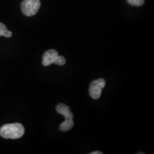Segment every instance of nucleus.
Wrapping results in <instances>:
<instances>
[{
  "mask_svg": "<svg viewBox=\"0 0 154 154\" xmlns=\"http://www.w3.org/2000/svg\"><path fill=\"white\" fill-rule=\"evenodd\" d=\"M56 110L59 113L63 115L64 116L65 119H73L74 115L71 111L70 109L68 106H66L64 103H59L57 106Z\"/></svg>",
  "mask_w": 154,
  "mask_h": 154,
  "instance_id": "39448f33",
  "label": "nucleus"
},
{
  "mask_svg": "<svg viewBox=\"0 0 154 154\" xmlns=\"http://www.w3.org/2000/svg\"><path fill=\"white\" fill-rule=\"evenodd\" d=\"M24 134V128L19 123L5 124L0 128V136L5 138L17 139Z\"/></svg>",
  "mask_w": 154,
  "mask_h": 154,
  "instance_id": "f257e3e1",
  "label": "nucleus"
},
{
  "mask_svg": "<svg viewBox=\"0 0 154 154\" xmlns=\"http://www.w3.org/2000/svg\"><path fill=\"white\" fill-rule=\"evenodd\" d=\"M103 153L101 151H94V152H91V154H102Z\"/></svg>",
  "mask_w": 154,
  "mask_h": 154,
  "instance_id": "9d476101",
  "label": "nucleus"
},
{
  "mask_svg": "<svg viewBox=\"0 0 154 154\" xmlns=\"http://www.w3.org/2000/svg\"><path fill=\"white\" fill-rule=\"evenodd\" d=\"M74 126L73 119H65V121L59 126V130L61 131H68Z\"/></svg>",
  "mask_w": 154,
  "mask_h": 154,
  "instance_id": "423d86ee",
  "label": "nucleus"
},
{
  "mask_svg": "<svg viewBox=\"0 0 154 154\" xmlns=\"http://www.w3.org/2000/svg\"><path fill=\"white\" fill-rule=\"evenodd\" d=\"M54 63L59 65V66H63V65H64L66 63V59L62 57V56H58Z\"/></svg>",
  "mask_w": 154,
  "mask_h": 154,
  "instance_id": "6e6552de",
  "label": "nucleus"
},
{
  "mask_svg": "<svg viewBox=\"0 0 154 154\" xmlns=\"http://www.w3.org/2000/svg\"><path fill=\"white\" fill-rule=\"evenodd\" d=\"M106 85V81L103 79L94 80L90 84L88 92L92 99H99L101 97V91Z\"/></svg>",
  "mask_w": 154,
  "mask_h": 154,
  "instance_id": "7ed1b4c3",
  "label": "nucleus"
},
{
  "mask_svg": "<svg viewBox=\"0 0 154 154\" xmlns=\"http://www.w3.org/2000/svg\"><path fill=\"white\" fill-rule=\"evenodd\" d=\"M0 36H4L7 38L12 36V32L7 29L5 25L2 22H0Z\"/></svg>",
  "mask_w": 154,
  "mask_h": 154,
  "instance_id": "0eeeda50",
  "label": "nucleus"
},
{
  "mask_svg": "<svg viewBox=\"0 0 154 154\" xmlns=\"http://www.w3.org/2000/svg\"><path fill=\"white\" fill-rule=\"evenodd\" d=\"M40 6V0H24L21 5V9L25 16L32 17L38 12Z\"/></svg>",
  "mask_w": 154,
  "mask_h": 154,
  "instance_id": "f03ea898",
  "label": "nucleus"
},
{
  "mask_svg": "<svg viewBox=\"0 0 154 154\" xmlns=\"http://www.w3.org/2000/svg\"><path fill=\"white\" fill-rule=\"evenodd\" d=\"M127 2L131 5L136 7H140L144 4V0H127Z\"/></svg>",
  "mask_w": 154,
  "mask_h": 154,
  "instance_id": "1a4fd4ad",
  "label": "nucleus"
},
{
  "mask_svg": "<svg viewBox=\"0 0 154 154\" xmlns=\"http://www.w3.org/2000/svg\"><path fill=\"white\" fill-rule=\"evenodd\" d=\"M59 54L54 49H49L45 51L42 57V64L44 66H48L54 63Z\"/></svg>",
  "mask_w": 154,
  "mask_h": 154,
  "instance_id": "20e7f679",
  "label": "nucleus"
}]
</instances>
